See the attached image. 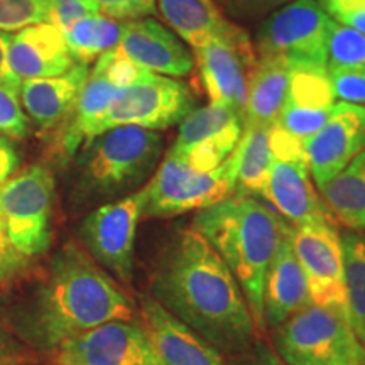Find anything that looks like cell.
Listing matches in <instances>:
<instances>
[{"label":"cell","instance_id":"cell-21","mask_svg":"<svg viewBox=\"0 0 365 365\" xmlns=\"http://www.w3.org/2000/svg\"><path fill=\"white\" fill-rule=\"evenodd\" d=\"M88 75V65L76 63L59 76L22 81L19 88L22 108L41 129H53L71 113Z\"/></svg>","mask_w":365,"mask_h":365},{"label":"cell","instance_id":"cell-12","mask_svg":"<svg viewBox=\"0 0 365 365\" xmlns=\"http://www.w3.org/2000/svg\"><path fill=\"white\" fill-rule=\"evenodd\" d=\"M49 354L53 365H164L134 319L103 323L61 341Z\"/></svg>","mask_w":365,"mask_h":365},{"label":"cell","instance_id":"cell-39","mask_svg":"<svg viewBox=\"0 0 365 365\" xmlns=\"http://www.w3.org/2000/svg\"><path fill=\"white\" fill-rule=\"evenodd\" d=\"M33 362L31 352L7 331L0 330V365H27Z\"/></svg>","mask_w":365,"mask_h":365},{"label":"cell","instance_id":"cell-11","mask_svg":"<svg viewBox=\"0 0 365 365\" xmlns=\"http://www.w3.org/2000/svg\"><path fill=\"white\" fill-rule=\"evenodd\" d=\"M196 61L212 103L228 105L244 115L249 85L259 63L247 33L228 22L222 33L196 48Z\"/></svg>","mask_w":365,"mask_h":365},{"label":"cell","instance_id":"cell-36","mask_svg":"<svg viewBox=\"0 0 365 365\" xmlns=\"http://www.w3.org/2000/svg\"><path fill=\"white\" fill-rule=\"evenodd\" d=\"M31 271V259L17 252L0 220V284L14 282Z\"/></svg>","mask_w":365,"mask_h":365},{"label":"cell","instance_id":"cell-29","mask_svg":"<svg viewBox=\"0 0 365 365\" xmlns=\"http://www.w3.org/2000/svg\"><path fill=\"white\" fill-rule=\"evenodd\" d=\"M328 66L317 63H289V86L286 102L304 108H328L333 105Z\"/></svg>","mask_w":365,"mask_h":365},{"label":"cell","instance_id":"cell-10","mask_svg":"<svg viewBox=\"0 0 365 365\" xmlns=\"http://www.w3.org/2000/svg\"><path fill=\"white\" fill-rule=\"evenodd\" d=\"M144 188L98 207L85 218L80 237L85 250L118 281L130 284L134 274L137 223L143 217Z\"/></svg>","mask_w":365,"mask_h":365},{"label":"cell","instance_id":"cell-13","mask_svg":"<svg viewBox=\"0 0 365 365\" xmlns=\"http://www.w3.org/2000/svg\"><path fill=\"white\" fill-rule=\"evenodd\" d=\"M331 22L314 0H294L266 22L259 36V54L327 66Z\"/></svg>","mask_w":365,"mask_h":365},{"label":"cell","instance_id":"cell-41","mask_svg":"<svg viewBox=\"0 0 365 365\" xmlns=\"http://www.w3.org/2000/svg\"><path fill=\"white\" fill-rule=\"evenodd\" d=\"M19 150L9 137L0 135V186L16 175V171L19 170Z\"/></svg>","mask_w":365,"mask_h":365},{"label":"cell","instance_id":"cell-19","mask_svg":"<svg viewBox=\"0 0 365 365\" xmlns=\"http://www.w3.org/2000/svg\"><path fill=\"white\" fill-rule=\"evenodd\" d=\"M117 48L132 63L150 73L185 76L193 70V58L188 49L153 19L125 22Z\"/></svg>","mask_w":365,"mask_h":365},{"label":"cell","instance_id":"cell-17","mask_svg":"<svg viewBox=\"0 0 365 365\" xmlns=\"http://www.w3.org/2000/svg\"><path fill=\"white\" fill-rule=\"evenodd\" d=\"M309 303L308 282L293 244V225L286 222L264 284L262 325L276 328Z\"/></svg>","mask_w":365,"mask_h":365},{"label":"cell","instance_id":"cell-15","mask_svg":"<svg viewBox=\"0 0 365 365\" xmlns=\"http://www.w3.org/2000/svg\"><path fill=\"white\" fill-rule=\"evenodd\" d=\"M303 143L309 173L322 190L365 149V107L333 103L327 124Z\"/></svg>","mask_w":365,"mask_h":365},{"label":"cell","instance_id":"cell-14","mask_svg":"<svg viewBox=\"0 0 365 365\" xmlns=\"http://www.w3.org/2000/svg\"><path fill=\"white\" fill-rule=\"evenodd\" d=\"M244 132V115L223 103L191 110L168 154L180 158L196 171H212L230 158Z\"/></svg>","mask_w":365,"mask_h":365},{"label":"cell","instance_id":"cell-35","mask_svg":"<svg viewBox=\"0 0 365 365\" xmlns=\"http://www.w3.org/2000/svg\"><path fill=\"white\" fill-rule=\"evenodd\" d=\"M100 14L98 4L95 0H53L49 24H53L61 34L85 17Z\"/></svg>","mask_w":365,"mask_h":365},{"label":"cell","instance_id":"cell-5","mask_svg":"<svg viewBox=\"0 0 365 365\" xmlns=\"http://www.w3.org/2000/svg\"><path fill=\"white\" fill-rule=\"evenodd\" d=\"M274 344L287 365H365L349 319L312 301L276 327Z\"/></svg>","mask_w":365,"mask_h":365},{"label":"cell","instance_id":"cell-1","mask_svg":"<svg viewBox=\"0 0 365 365\" xmlns=\"http://www.w3.org/2000/svg\"><path fill=\"white\" fill-rule=\"evenodd\" d=\"M150 291L159 304L217 350H242L254 339L255 322L239 282L195 227L170 242Z\"/></svg>","mask_w":365,"mask_h":365},{"label":"cell","instance_id":"cell-25","mask_svg":"<svg viewBox=\"0 0 365 365\" xmlns=\"http://www.w3.org/2000/svg\"><path fill=\"white\" fill-rule=\"evenodd\" d=\"M159 11L195 49L207 44L228 24L213 0H159Z\"/></svg>","mask_w":365,"mask_h":365},{"label":"cell","instance_id":"cell-9","mask_svg":"<svg viewBox=\"0 0 365 365\" xmlns=\"http://www.w3.org/2000/svg\"><path fill=\"white\" fill-rule=\"evenodd\" d=\"M293 244L308 282L309 301L349 319L341 235L333 218L293 227Z\"/></svg>","mask_w":365,"mask_h":365},{"label":"cell","instance_id":"cell-44","mask_svg":"<svg viewBox=\"0 0 365 365\" xmlns=\"http://www.w3.org/2000/svg\"><path fill=\"white\" fill-rule=\"evenodd\" d=\"M289 2V0H269V7H276V6H281V4H286Z\"/></svg>","mask_w":365,"mask_h":365},{"label":"cell","instance_id":"cell-7","mask_svg":"<svg viewBox=\"0 0 365 365\" xmlns=\"http://www.w3.org/2000/svg\"><path fill=\"white\" fill-rule=\"evenodd\" d=\"M54 176L44 164H33L0 186V220L9 240L34 259L51 245Z\"/></svg>","mask_w":365,"mask_h":365},{"label":"cell","instance_id":"cell-2","mask_svg":"<svg viewBox=\"0 0 365 365\" xmlns=\"http://www.w3.org/2000/svg\"><path fill=\"white\" fill-rule=\"evenodd\" d=\"M134 312L125 291L83 247L68 242L51 259L21 328L31 344L51 352L103 323L130 322Z\"/></svg>","mask_w":365,"mask_h":365},{"label":"cell","instance_id":"cell-20","mask_svg":"<svg viewBox=\"0 0 365 365\" xmlns=\"http://www.w3.org/2000/svg\"><path fill=\"white\" fill-rule=\"evenodd\" d=\"M7 58L12 75L21 83L26 80L59 76L76 65L63 34L49 22L29 26L12 36Z\"/></svg>","mask_w":365,"mask_h":365},{"label":"cell","instance_id":"cell-28","mask_svg":"<svg viewBox=\"0 0 365 365\" xmlns=\"http://www.w3.org/2000/svg\"><path fill=\"white\" fill-rule=\"evenodd\" d=\"M341 245L350 325L365 346V232L344 234Z\"/></svg>","mask_w":365,"mask_h":365},{"label":"cell","instance_id":"cell-16","mask_svg":"<svg viewBox=\"0 0 365 365\" xmlns=\"http://www.w3.org/2000/svg\"><path fill=\"white\" fill-rule=\"evenodd\" d=\"M139 323L164 365H225L215 346L153 296H139Z\"/></svg>","mask_w":365,"mask_h":365},{"label":"cell","instance_id":"cell-23","mask_svg":"<svg viewBox=\"0 0 365 365\" xmlns=\"http://www.w3.org/2000/svg\"><path fill=\"white\" fill-rule=\"evenodd\" d=\"M289 86V63L284 58H261L249 85L244 125L276 124L286 103Z\"/></svg>","mask_w":365,"mask_h":365},{"label":"cell","instance_id":"cell-22","mask_svg":"<svg viewBox=\"0 0 365 365\" xmlns=\"http://www.w3.org/2000/svg\"><path fill=\"white\" fill-rule=\"evenodd\" d=\"M120 91L122 88H118L102 70L93 68L70 113L71 122L61 135V153L65 156H73L81 144L95 137L100 120Z\"/></svg>","mask_w":365,"mask_h":365},{"label":"cell","instance_id":"cell-32","mask_svg":"<svg viewBox=\"0 0 365 365\" xmlns=\"http://www.w3.org/2000/svg\"><path fill=\"white\" fill-rule=\"evenodd\" d=\"M331 108L333 105L328 108H304L286 102L277 118V124L298 139L307 140L327 124Z\"/></svg>","mask_w":365,"mask_h":365},{"label":"cell","instance_id":"cell-34","mask_svg":"<svg viewBox=\"0 0 365 365\" xmlns=\"http://www.w3.org/2000/svg\"><path fill=\"white\" fill-rule=\"evenodd\" d=\"M333 95L349 103H365V66L328 70Z\"/></svg>","mask_w":365,"mask_h":365},{"label":"cell","instance_id":"cell-27","mask_svg":"<svg viewBox=\"0 0 365 365\" xmlns=\"http://www.w3.org/2000/svg\"><path fill=\"white\" fill-rule=\"evenodd\" d=\"M122 27L124 24L112 19V17L95 14V16L75 22L63 34V38H65L71 58L76 63L88 65L102 54L117 48L120 43Z\"/></svg>","mask_w":365,"mask_h":365},{"label":"cell","instance_id":"cell-31","mask_svg":"<svg viewBox=\"0 0 365 365\" xmlns=\"http://www.w3.org/2000/svg\"><path fill=\"white\" fill-rule=\"evenodd\" d=\"M53 0H0V31L14 33L49 22Z\"/></svg>","mask_w":365,"mask_h":365},{"label":"cell","instance_id":"cell-42","mask_svg":"<svg viewBox=\"0 0 365 365\" xmlns=\"http://www.w3.org/2000/svg\"><path fill=\"white\" fill-rule=\"evenodd\" d=\"M11 41H12L11 34L0 31V81L21 88V81L12 75L11 68H9L7 56H9V46H11Z\"/></svg>","mask_w":365,"mask_h":365},{"label":"cell","instance_id":"cell-37","mask_svg":"<svg viewBox=\"0 0 365 365\" xmlns=\"http://www.w3.org/2000/svg\"><path fill=\"white\" fill-rule=\"evenodd\" d=\"M319 7L339 24L365 34V0H319Z\"/></svg>","mask_w":365,"mask_h":365},{"label":"cell","instance_id":"cell-45","mask_svg":"<svg viewBox=\"0 0 365 365\" xmlns=\"http://www.w3.org/2000/svg\"><path fill=\"white\" fill-rule=\"evenodd\" d=\"M2 309H4V301H2V296H0V314H2Z\"/></svg>","mask_w":365,"mask_h":365},{"label":"cell","instance_id":"cell-6","mask_svg":"<svg viewBox=\"0 0 365 365\" xmlns=\"http://www.w3.org/2000/svg\"><path fill=\"white\" fill-rule=\"evenodd\" d=\"M235 193L234 156L212 171H196L180 158L166 154L144 186V217L170 218L202 212Z\"/></svg>","mask_w":365,"mask_h":365},{"label":"cell","instance_id":"cell-3","mask_svg":"<svg viewBox=\"0 0 365 365\" xmlns=\"http://www.w3.org/2000/svg\"><path fill=\"white\" fill-rule=\"evenodd\" d=\"M286 220L254 195L234 193L202 210L193 227L239 282L255 325H262L264 284Z\"/></svg>","mask_w":365,"mask_h":365},{"label":"cell","instance_id":"cell-33","mask_svg":"<svg viewBox=\"0 0 365 365\" xmlns=\"http://www.w3.org/2000/svg\"><path fill=\"white\" fill-rule=\"evenodd\" d=\"M27 117L21 105L19 88L0 81V135L22 139L27 134Z\"/></svg>","mask_w":365,"mask_h":365},{"label":"cell","instance_id":"cell-18","mask_svg":"<svg viewBox=\"0 0 365 365\" xmlns=\"http://www.w3.org/2000/svg\"><path fill=\"white\" fill-rule=\"evenodd\" d=\"M262 196L293 227L333 218L314 191L308 161L272 159Z\"/></svg>","mask_w":365,"mask_h":365},{"label":"cell","instance_id":"cell-40","mask_svg":"<svg viewBox=\"0 0 365 365\" xmlns=\"http://www.w3.org/2000/svg\"><path fill=\"white\" fill-rule=\"evenodd\" d=\"M222 9L237 19H252L259 14L267 12L269 0H217Z\"/></svg>","mask_w":365,"mask_h":365},{"label":"cell","instance_id":"cell-4","mask_svg":"<svg viewBox=\"0 0 365 365\" xmlns=\"http://www.w3.org/2000/svg\"><path fill=\"white\" fill-rule=\"evenodd\" d=\"M163 139L154 130L118 125L86 140L78 159V191L86 200L122 196L154 171Z\"/></svg>","mask_w":365,"mask_h":365},{"label":"cell","instance_id":"cell-26","mask_svg":"<svg viewBox=\"0 0 365 365\" xmlns=\"http://www.w3.org/2000/svg\"><path fill=\"white\" fill-rule=\"evenodd\" d=\"M266 125H244L240 143L232 156L235 161V193L261 196L267 185L272 154Z\"/></svg>","mask_w":365,"mask_h":365},{"label":"cell","instance_id":"cell-24","mask_svg":"<svg viewBox=\"0 0 365 365\" xmlns=\"http://www.w3.org/2000/svg\"><path fill=\"white\" fill-rule=\"evenodd\" d=\"M319 191L333 220L365 232V149Z\"/></svg>","mask_w":365,"mask_h":365},{"label":"cell","instance_id":"cell-43","mask_svg":"<svg viewBox=\"0 0 365 365\" xmlns=\"http://www.w3.org/2000/svg\"><path fill=\"white\" fill-rule=\"evenodd\" d=\"M245 365H281L279 360L274 357L272 354H269L267 350H259L254 355V359H250Z\"/></svg>","mask_w":365,"mask_h":365},{"label":"cell","instance_id":"cell-38","mask_svg":"<svg viewBox=\"0 0 365 365\" xmlns=\"http://www.w3.org/2000/svg\"><path fill=\"white\" fill-rule=\"evenodd\" d=\"M100 12L115 21H135L156 9V0H95Z\"/></svg>","mask_w":365,"mask_h":365},{"label":"cell","instance_id":"cell-8","mask_svg":"<svg viewBox=\"0 0 365 365\" xmlns=\"http://www.w3.org/2000/svg\"><path fill=\"white\" fill-rule=\"evenodd\" d=\"M195 97L182 81L144 71L118 93L97 127V134L118 125L163 130L178 124L193 110Z\"/></svg>","mask_w":365,"mask_h":365},{"label":"cell","instance_id":"cell-30","mask_svg":"<svg viewBox=\"0 0 365 365\" xmlns=\"http://www.w3.org/2000/svg\"><path fill=\"white\" fill-rule=\"evenodd\" d=\"M327 66L328 70L365 66V34L333 21L327 43Z\"/></svg>","mask_w":365,"mask_h":365}]
</instances>
